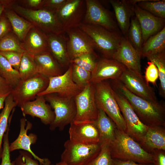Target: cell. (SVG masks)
<instances>
[{"mask_svg": "<svg viewBox=\"0 0 165 165\" xmlns=\"http://www.w3.org/2000/svg\"><path fill=\"white\" fill-rule=\"evenodd\" d=\"M113 88L128 101L140 120L145 125L165 126V107L159 101L152 102L129 91L118 80H114Z\"/></svg>", "mask_w": 165, "mask_h": 165, "instance_id": "6da1fadb", "label": "cell"}, {"mask_svg": "<svg viewBox=\"0 0 165 165\" xmlns=\"http://www.w3.org/2000/svg\"><path fill=\"white\" fill-rule=\"evenodd\" d=\"M110 148L114 159L131 160L140 164L153 163L152 154L145 150L125 131L117 127L115 138L110 144Z\"/></svg>", "mask_w": 165, "mask_h": 165, "instance_id": "7a4b0ae2", "label": "cell"}, {"mask_svg": "<svg viewBox=\"0 0 165 165\" xmlns=\"http://www.w3.org/2000/svg\"><path fill=\"white\" fill-rule=\"evenodd\" d=\"M9 9L32 23L46 34L64 33L56 10L42 8L31 9L22 7L16 2Z\"/></svg>", "mask_w": 165, "mask_h": 165, "instance_id": "3957f363", "label": "cell"}, {"mask_svg": "<svg viewBox=\"0 0 165 165\" xmlns=\"http://www.w3.org/2000/svg\"><path fill=\"white\" fill-rule=\"evenodd\" d=\"M91 39L95 47L104 58L112 59L120 43L122 37L98 25L82 23L78 27Z\"/></svg>", "mask_w": 165, "mask_h": 165, "instance_id": "277c9868", "label": "cell"}, {"mask_svg": "<svg viewBox=\"0 0 165 165\" xmlns=\"http://www.w3.org/2000/svg\"><path fill=\"white\" fill-rule=\"evenodd\" d=\"M95 84V99L98 109L104 111L118 129L126 132L125 123L115 98L113 88L105 80Z\"/></svg>", "mask_w": 165, "mask_h": 165, "instance_id": "5b68a950", "label": "cell"}, {"mask_svg": "<svg viewBox=\"0 0 165 165\" xmlns=\"http://www.w3.org/2000/svg\"><path fill=\"white\" fill-rule=\"evenodd\" d=\"M44 96L46 101L54 110L55 118L50 125V129L54 130L57 128L61 131L68 125L73 122L76 109L75 98H65L56 94H51Z\"/></svg>", "mask_w": 165, "mask_h": 165, "instance_id": "8992f818", "label": "cell"}, {"mask_svg": "<svg viewBox=\"0 0 165 165\" xmlns=\"http://www.w3.org/2000/svg\"><path fill=\"white\" fill-rule=\"evenodd\" d=\"M60 161L67 165H89L99 154L98 143L86 145L74 143L69 139L64 144Z\"/></svg>", "mask_w": 165, "mask_h": 165, "instance_id": "52a82bcc", "label": "cell"}, {"mask_svg": "<svg viewBox=\"0 0 165 165\" xmlns=\"http://www.w3.org/2000/svg\"><path fill=\"white\" fill-rule=\"evenodd\" d=\"M49 82V78L39 73L26 80H20L11 92L16 105L20 107L25 103L35 98L46 89Z\"/></svg>", "mask_w": 165, "mask_h": 165, "instance_id": "ba28073f", "label": "cell"}, {"mask_svg": "<svg viewBox=\"0 0 165 165\" xmlns=\"http://www.w3.org/2000/svg\"><path fill=\"white\" fill-rule=\"evenodd\" d=\"M95 84L90 82L75 97L76 112L73 122H94L97 119L98 109L95 99Z\"/></svg>", "mask_w": 165, "mask_h": 165, "instance_id": "9c48e42d", "label": "cell"}, {"mask_svg": "<svg viewBox=\"0 0 165 165\" xmlns=\"http://www.w3.org/2000/svg\"><path fill=\"white\" fill-rule=\"evenodd\" d=\"M113 88L115 98L125 123V132L139 143L145 135L148 126L140 120L126 99Z\"/></svg>", "mask_w": 165, "mask_h": 165, "instance_id": "30bf717a", "label": "cell"}, {"mask_svg": "<svg viewBox=\"0 0 165 165\" xmlns=\"http://www.w3.org/2000/svg\"><path fill=\"white\" fill-rule=\"evenodd\" d=\"M86 12L82 23L98 25L119 33L117 25L109 11L98 0H85Z\"/></svg>", "mask_w": 165, "mask_h": 165, "instance_id": "8fae6325", "label": "cell"}, {"mask_svg": "<svg viewBox=\"0 0 165 165\" xmlns=\"http://www.w3.org/2000/svg\"><path fill=\"white\" fill-rule=\"evenodd\" d=\"M72 72L71 63L64 73L49 78L48 86L37 96L56 94L63 97L75 98L83 88L80 87L73 82L72 76Z\"/></svg>", "mask_w": 165, "mask_h": 165, "instance_id": "7c38bea8", "label": "cell"}, {"mask_svg": "<svg viewBox=\"0 0 165 165\" xmlns=\"http://www.w3.org/2000/svg\"><path fill=\"white\" fill-rule=\"evenodd\" d=\"M86 9L85 0H68L63 6L56 10L64 33L79 26L82 23Z\"/></svg>", "mask_w": 165, "mask_h": 165, "instance_id": "4fadbf2b", "label": "cell"}, {"mask_svg": "<svg viewBox=\"0 0 165 165\" xmlns=\"http://www.w3.org/2000/svg\"><path fill=\"white\" fill-rule=\"evenodd\" d=\"M118 80L134 94L152 102L158 101L153 89L142 75L126 68Z\"/></svg>", "mask_w": 165, "mask_h": 165, "instance_id": "5bb4252c", "label": "cell"}, {"mask_svg": "<svg viewBox=\"0 0 165 165\" xmlns=\"http://www.w3.org/2000/svg\"><path fill=\"white\" fill-rule=\"evenodd\" d=\"M65 32L68 35L67 50L71 61L85 53L91 54L97 57L93 41L79 27L69 29Z\"/></svg>", "mask_w": 165, "mask_h": 165, "instance_id": "9a60e30c", "label": "cell"}, {"mask_svg": "<svg viewBox=\"0 0 165 165\" xmlns=\"http://www.w3.org/2000/svg\"><path fill=\"white\" fill-rule=\"evenodd\" d=\"M20 129L18 136L9 144L10 152L16 150L22 149L30 153L41 165H50L52 163L49 159L40 158L31 150V145L35 144L38 139L37 135L35 134L31 133L27 134L28 131L31 130L32 127V123L27 120L24 117L20 119Z\"/></svg>", "mask_w": 165, "mask_h": 165, "instance_id": "2e32d148", "label": "cell"}, {"mask_svg": "<svg viewBox=\"0 0 165 165\" xmlns=\"http://www.w3.org/2000/svg\"><path fill=\"white\" fill-rule=\"evenodd\" d=\"M127 68L112 59L103 58L97 61L91 72L90 82L96 84L108 79L118 80Z\"/></svg>", "mask_w": 165, "mask_h": 165, "instance_id": "e0dca14e", "label": "cell"}, {"mask_svg": "<svg viewBox=\"0 0 165 165\" xmlns=\"http://www.w3.org/2000/svg\"><path fill=\"white\" fill-rule=\"evenodd\" d=\"M141 57L128 38L122 37L120 44L112 59L123 64L127 68L142 75Z\"/></svg>", "mask_w": 165, "mask_h": 165, "instance_id": "ac0fdd59", "label": "cell"}, {"mask_svg": "<svg viewBox=\"0 0 165 165\" xmlns=\"http://www.w3.org/2000/svg\"><path fill=\"white\" fill-rule=\"evenodd\" d=\"M94 121L72 122L68 131L69 140L74 143L83 144L98 143L99 134Z\"/></svg>", "mask_w": 165, "mask_h": 165, "instance_id": "d6986e66", "label": "cell"}, {"mask_svg": "<svg viewBox=\"0 0 165 165\" xmlns=\"http://www.w3.org/2000/svg\"><path fill=\"white\" fill-rule=\"evenodd\" d=\"M133 10L141 30L143 44L150 37L165 27V19L156 17L142 9L137 3L134 6Z\"/></svg>", "mask_w": 165, "mask_h": 165, "instance_id": "ffe728a7", "label": "cell"}, {"mask_svg": "<svg viewBox=\"0 0 165 165\" xmlns=\"http://www.w3.org/2000/svg\"><path fill=\"white\" fill-rule=\"evenodd\" d=\"M46 101L44 96H38L35 100L25 103L20 107L23 115L38 118L44 124L50 125L54 121L55 115Z\"/></svg>", "mask_w": 165, "mask_h": 165, "instance_id": "44dd1931", "label": "cell"}, {"mask_svg": "<svg viewBox=\"0 0 165 165\" xmlns=\"http://www.w3.org/2000/svg\"><path fill=\"white\" fill-rule=\"evenodd\" d=\"M140 0H110L113 7L118 25L123 35L127 33L130 19L134 14V6Z\"/></svg>", "mask_w": 165, "mask_h": 165, "instance_id": "7402d4cb", "label": "cell"}, {"mask_svg": "<svg viewBox=\"0 0 165 165\" xmlns=\"http://www.w3.org/2000/svg\"><path fill=\"white\" fill-rule=\"evenodd\" d=\"M22 43L25 51L33 56L49 51L46 34L34 26L30 29Z\"/></svg>", "mask_w": 165, "mask_h": 165, "instance_id": "603a6c76", "label": "cell"}, {"mask_svg": "<svg viewBox=\"0 0 165 165\" xmlns=\"http://www.w3.org/2000/svg\"><path fill=\"white\" fill-rule=\"evenodd\" d=\"M63 33L46 34L49 51L62 67L69 66L71 64L67 50L68 37Z\"/></svg>", "mask_w": 165, "mask_h": 165, "instance_id": "cb8c5ba5", "label": "cell"}, {"mask_svg": "<svg viewBox=\"0 0 165 165\" xmlns=\"http://www.w3.org/2000/svg\"><path fill=\"white\" fill-rule=\"evenodd\" d=\"M159 126H148L147 130L139 143L147 152L151 153L155 150H165V129Z\"/></svg>", "mask_w": 165, "mask_h": 165, "instance_id": "d4e9b609", "label": "cell"}, {"mask_svg": "<svg viewBox=\"0 0 165 165\" xmlns=\"http://www.w3.org/2000/svg\"><path fill=\"white\" fill-rule=\"evenodd\" d=\"M34 58L38 73L48 78L62 74L60 66L49 51L35 55Z\"/></svg>", "mask_w": 165, "mask_h": 165, "instance_id": "484cf974", "label": "cell"}, {"mask_svg": "<svg viewBox=\"0 0 165 165\" xmlns=\"http://www.w3.org/2000/svg\"><path fill=\"white\" fill-rule=\"evenodd\" d=\"M99 134L98 143L100 145L110 144L115 138L116 126L102 110L98 108V115L94 121Z\"/></svg>", "mask_w": 165, "mask_h": 165, "instance_id": "4316f807", "label": "cell"}, {"mask_svg": "<svg viewBox=\"0 0 165 165\" xmlns=\"http://www.w3.org/2000/svg\"><path fill=\"white\" fill-rule=\"evenodd\" d=\"M4 12L10 23L13 32L22 42L34 25L11 9L5 8Z\"/></svg>", "mask_w": 165, "mask_h": 165, "instance_id": "83f0119b", "label": "cell"}, {"mask_svg": "<svg viewBox=\"0 0 165 165\" xmlns=\"http://www.w3.org/2000/svg\"><path fill=\"white\" fill-rule=\"evenodd\" d=\"M165 51V27L150 37L143 44L141 57L147 58Z\"/></svg>", "mask_w": 165, "mask_h": 165, "instance_id": "f1b7e54d", "label": "cell"}, {"mask_svg": "<svg viewBox=\"0 0 165 165\" xmlns=\"http://www.w3.org/2000/svg\"><path fill=\"white\" fill-rule=\"evenodd\" d=\"M16 106V104L10 93L5 100L4 107L0 113V159L1 158L2 153V145L3 136L9 126V119L10 113Z\"/></svg>", "mask_w": 165, "mask_h": 165, "instance_id": "f546056e", "label": "cell"}, {"mask_svg": "<svg viewBox=\"0 0 165 165\" xmlns=\"http://www.w3.org/2000/svg\"><path fill=\"white\" fill-rule=\"evenodd\" d=\"M0 75L13 89L17 85L20 80L19 71L14 69L7 60L1 54Z\"/></svg>", "mask_w": 165, "mask_h": 165, "instance_id": "4dcf8cb0", "label": "cell"}, {"mask_svg": "<svg viewBox=\"0 0 165 165\" xmlns=\"http://www.w3.org/2000/svg\"><path fill=\"white\" fill-rule=\"evenodd\" d=\"M19 72L20 80H24L38 73L34 56L24 52L20 63Z\"/></svg>", "mask_w": 165, "mask_h": 165, "instance_id": "1f68e13d", "label": "cell"}, {"mask_svg": "<svg viewBox=\"0 0 165 165\" xmlns=\"http://www.w3.org/2000/svg\"><path fill=\"white\" fill-rule=\"evenodd\" d=\"M128 33V39L141 57L143 45L142 32L138 21L134 14L131 18Z\"/></svg>", "mask_w": 165, "mask_h": 165, "instance_id": "d6a6232c", "label": "cell"}, {"mask_svg": "<svg viewBox=\"0 0 165 165\" xmlns=\"http://www.w3.org/2000/svg\"><path fill=\"white\" fill-rule=\"evenodd\" d=\"M149 61L152 62L157 67L159 72L160 85L159 92L160 96L165 98V51L148 58Z\"/></svg>", "mask_w": 165, "mask_h": 165, "instance_id": "836d02e7", "label": "cell"}, {"mask_svg": "<svg viewBox=\"0 0 165 165\" xmlns=\"http://www.w3.org/2000/svg\"><path fill=\"white\" fill-rule=\"evenodd\" d=\"M137 4L154 16L165 19V0H140Z\"/></svg>", "mask_w": 165, "mask_h": 165, "instance_id": "e575fe53", "label": "cell"}, {"mask_svg": "<svg viewBox=\"0 0 165 165\" xmlns=\"http://www.w3.org/2000/svg\"><path fill=\"white\" fill-rule=\"evenodd\" d=\"M0 51H13L23 53L25 51L22 42L11 31L0 40Z\"/></svg>", "mask_w": 165, "mask_h": 165, "instance_id": "d590c367", "label": "cell"}, {"mask_svg": "<svg viewBox=\"0 0 165 165\" xmlns=\"http://www.w3.org/2000/svg\"><path fill=\"white\" fill-rule=\"evenodd\" d=\"M72 76L73 82L80 87L83 88L90 83L91 72L75 64L71 63Z\"/></svg>", "mask_w": 165, "mask_h": 165, "instance_id": "8d00e7d4", "label": "cell"}, {"mask_svg": "<svg viewBox=\"0 0 165 165\" xmlns=\"http://www.w3.org/2000/svg\"><path fill=\"white\" fill-rule=\"evenodd\" d=\"M110 144L105 143L101 145L99 154L89 165H114V160L111 155Z\"/></svg>", "mask_w": 165, "mask_h": 165, "instance_id": "74e56055", "label": "cell"}, {"mask_svg": "<svg viewBox=\"0 0 165 165\" xmlns=\"http://www.w3.org/2000/svg\"><path fill=\"white\" fill-rule=\"evenodd\" d=\"M96 57L90 53H85L81 55L71 61V63L75 64L83 69L92 72L94 69L97 61Z\"/></svg>", "mask_w": 165, "mask_h": 165, "instance_id": "f35d334b", "label": "cell"}, {"mask_svg": "<svg viewBox=\"0 0 165 165\" xmlns=\"http://www.w3.org/2000/svg\"><path fill=\"white\" fill-rule=\"evenodd\" d=\"M9 125L3 137V145L1 159L2 161L0 165H15V161H11L10 158V152L9 150Z\"/></svg>", "mask_w": 165, "mask_h": 165, "instance_id": "ab89813d", "label": "cell"}, {"mask_svg": "<svg viewBox=\"0 0 165 165\" xmlns=\"http://www.w3.org/2000/svg\"><path fill=\"white\" fill-rule=\"evenodd\" d=\"M33 156L29 152L21 151L15 160V165H41L38 161L33 159ZM50 165H54L51 163Z\"/></svg>", "mask_w": 165, "mask_h": 165, "instance_id": "60d3db41", "label": "cell"}, {"mask_svg": "<svg viewBox=\"0 0 165 165\" xmlns=\"http://www.w3.org/2000/svg\"><path fill=\"white\" fill-rule=\"evenodd\" d=\"M23 53L13 51H0V54L7 60L14 69L18 71Z\"/></svg>", "mask_w": 165, "mask_h": 165, "instance_id": "b9f144b4", "label": "cell"}, {"mask_svg": "<svg viewBox=\"0 0 165 165\" xmlns=\"http://www.w3.org/2000/svg\"><path fill=\"white\" fill-rule=\"evenodd\" d=\"M148 64L144 77L145 80L148 83L149 82L155 84L159 77L158 70L152 62L149 61Z\"/></svg>", "mask_w": 165, "mask_h": 165, "instance_id": "7bdbcfd3", "label": "cell"}, {"mask_svg": "<svg viewBox=\"0 0 165 165\" xmlns=\"http://www.w3.org/2000/svg\"><path fill=\"white\" fill-rule=\"evenodd\" d=\"M44 0H16V3L24 8L38 9L43 8Z\"/></svg>", "mask_w": 165, "mask_h": 165, "instance_id": "ee69618b", "label": "cell"}, {"mask_svg": "<svg viewBox=\"0 0 165 165\" xmlns=\"http://www.w3.org/2000/svg\"><path fill=\"white\" fill-rule=\"evenodd\" d=\"M11 31V25L4 12L0 17V40Z\"/></svg>", "mask_w": 165, "mask_h": 165, "instance_id": "f6af8a7d", "label": "cell"}, {"mask_svg": "<svg viewBox=\"0 0 165 165\" xmlns=\"http://www.w3.org/2000/svg\"><path fill=\"white\" fill-rule=\"evenodd\" d=\"M68 0H44L43 8L57 10L63 6Z\"/></svg>", "mask_w": 165, "mask_h": 165, "instance_id": "bcb514c9", "label": "cell"}, {"mask_svg": "<svg viewBox=\"0 0 165 165\" xmlns=\"http://www.w3.org/2000/svg\"><path fill=\"white\" fill-rule=\"evenodd\" d=\"M151 153L153 156V165H165V150H155Z\"/></svg>", "mask_w": 165, "mask_h": 165, "instance_id": "7dc6e473", "label": "cell"}, {"mask_svg": "<svg viewBox=\"0 0 165 165\" xmlns=\"http://www.w3.org/2000/svg\"><path fill=\"white\" fill-rule=\"evenodd\" d=\"M12 88L0 75V94L10 93Z\"/></svg>", "mask_w": 165, "mask_h": 165, "instance_id": "c3c4849f", "label": "cell"}, {"mask_svg": "<svg viewBox=\"0 0 165 165\" xmlns=\"http://www.w3.org/2000/svg\"><path fill=\"white\" fill-rule=\"evenodd\" d=\"M114 165H153L152 163L140 164L131 160H122L114 159Z\"/></svg>", "mask_w": 165, "mask_h": 165, "instance_id": "681fc988", "label": "cell"}, {"mask_svg": "<svg viewBox=\"0 0 165 165\" xmlns=\"http://www.w3.org/2000/svg\"><path fill=\"white\" fill-rule=\"evenodd\" d=\"M10 93L0 94V110L3 108L5 100L7 97Z\"/></svg>", "mask_w": 165, "mask_h": 165, "instance_id": "f907efd6", "label": "cell"}, {"mask_svg": "<svg viewBox=\"0 0 165 165\" xmlns=\"http://www.w3.org/2000/svg\"><path fill=\"white\" fill-rule=\"evenodd\" d=\"M5 8V6L0 3V17L4 12Z\"/></svg>", "mask_w": 165, "mask_h": 165, "instance_id": "816d5d0a", "label": "cell"}, {"mask_svg": "<svg viewBox=\"0 0 165 165\" xmlns=\"http://www.w3.org/2000/svg\"><path fill=\"white\" fill-rule=\"evenodd\" d=\"M56 165H67L64 163L60 161L56 163Z\"/></svg>", "mask_w": 165, "mask_h": 165, "instance_id": "f5cc1de1", "label": "cell"}]
</instances>
